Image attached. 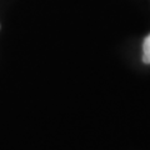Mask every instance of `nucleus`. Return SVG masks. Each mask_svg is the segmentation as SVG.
Returning a JSON list of instances; mask_svg holds the SVG:
<instances>
[{"label": "nucleus", "instance_id": "nucleus-1", "mask_svg": "<svg viewBox=\"0 0 150 150\" xmlns=\"http://www.w3.org/2000/svg\"><path fill=\"white\" fill-rule=\"evenodd\" d=\"M143 62L145 64H150V34L145 38L143 44Z\"/></svg>", "mask_w": 150, "mask_h": 150}]
</instances>
